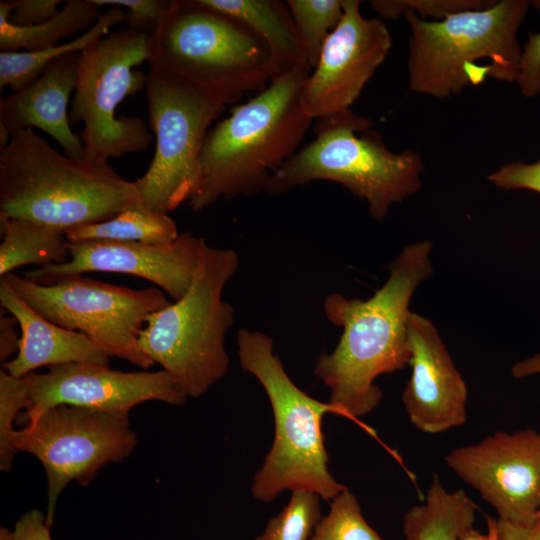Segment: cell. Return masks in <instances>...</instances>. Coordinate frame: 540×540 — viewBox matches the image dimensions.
Returning <instances> with one entry per match:
<instances>
[{
  "label": "cell",
  "instance_id": "obj_23",
  "mask_svg": "<svg viewBox=\"0 0 540 540\" xmlns=\"http://www.w3.org/2000/svg\"><path fill=\"white\" fill-rule=\"evenodd\" d=\"M0 276L35 264H63L69 259L65 232L26 219L0 218Z\"/></svg>",
  "mask_w": 540,
  "mask_h": 540
},
{
  "label": "cell",
  "instance_id": "obj_16",
  "mask_svg": "<svg viewBox=\"0 0 540 540\" xmlns=\"http://www.w3.org/2000/svg\"><path fill=\"white\" fill-rule=\"evenodd\" d=\"M205 239L186 231L168 244L89 240L69 242V259L25 271L23 277L52 285L88 272L133 275L150 281L173 300L191 286Z\"/></svg>",
  "mask_w": 540,
  "mask_h": 540
},
{
  "label": "cell",
  "instance_id": "obj_31",
  "mask_svg": "<svg viewBox=\"0 0 540 540\" xmlns=\"http://www.w3.org/2000/svg\"><path fill=\"white\" fill-rule=\"evenodd\" d=\"M99 6L125 7L127 28L152 36L166 14L171 0H94Z\"/></svg>",
  "mask_w": 540,
  "mask_h": 540
},
{
  "label": "cell",
  "instance_id": "obj_29",
  "mask_svg": "<svg viewBox=\"0 0 540 540\" xmlns=\"http://www.w3.org/2000/svg\"><path fill=\"white\" fill-rule=\"evenodd\" d=\"M29 387L25 377L0 372V470L9 472L17 454L18 430L14 423L29 406Z\"/></svg>",
  "mask_w": 540,
  "mask_h": 540
},
{
  "label": "cell",
  "instance_id": "obj_13",
  "mask_svg": "<svg viewBox=\"0 0 540 540\" xmlns=\"http://www.w3.org/2000/svg\"><path fill=\"white\" fill-rule=\"evenodd\" d=\"M446 465L478 491L498 518L529 524L540 511V433L497 431L471 445L452 449Z\"/></svg>",
  "mask_w": 540,
  "mask_h": 540
},
{
  "label": "cell",
  "instance_id": "obj_5",
  "mask_svg": "<svg viewBox=\"0 0 540 540\" xmlns=\"http://www.w3.org/2000/svg\"><path fill=\"white\" fill-rule=\"evenodd\" d=\"M237 347L241 367L268 396L275 425L272 447L253 479V497L270 503L285 490H306L331 501L347 487L328 468L322 420L326 413L339 411L312 398L290 379L268 335L240 329Z\"/></svg>",
  "mask_w": 540,
  "mask_h": 540
},
{
  "label": "cell",
  "instance_id": "obj_30",
  "mask_svg": "<svg viewBox=\"0 0 540 540\" xmlns=\"http://www.w3.org/2000/svg\"><path fill=\"white\" fill-rule=\"evenodd\" d=\"M494 2L488 0H375L370 3L384 18L395 19L406 11H412L423 20L430 17L433 21H438L459 12L487 8Z\"/></svg>",
  "mask_w": 540,
  "mask_h": 540
},
{
  "label": "cell",
  "instance_id": "obj_21",
  "mask_svg": "<svg viewBox=\"0 0 540 540\" xmlns=\"http://www.w3.org/2000/svg\"><path fill=\"white\" fill-rule=\"evenodd\" d=\"M475 502L464 490L447 491L433 475L424 503L410 508L403 519L405 540H459L474 528Z\"/></svg>",
  "mask_w": 540,
  "mask_h": 540
},
{
  "label": "cell",
  "instance_id": "obj_6",
  "mask_svg": "<svg viewBox=\"0 0 540 540\" xmlns=\"http://www.w3.org/2000/svg\"><path fill=\"white\" fill-rule=\"evenodd\" d=\"M372 125L351 109L316 119L315 138L270 177L264 191L278 195L312 181L336 182L382 221L393 204L421 188L423 160L412 150L391 152Z\"/></svg>",
  "mask_w": 540,
  "mask_h": 540
},
{
  "label": "cell",
  "instance_id": "obj_33",
  "mask_svg": "<svg viewBox=\"0 0 540 540\" xmlns=\"http://www.w3.org/2000/svg\"><path fill=\"white\" fill-rule=\"evenodd\" d=\"M517 83L526 97L540 93V31L530 35L522 49Z\"/></svg>",
  "mask_w": 540,
  "mask_h": 540
},
{
  "label": "cell",
  "instance_id": "obj_10",
  "mask_svg": "<svg viewBox=\"0 0 540 540\" xmlns=\"http://www.w3.org/2000/svg\"><path fill=\"white\" fill-rule=\"evenodd\" d=\"M145 94L156 145L146 173L135 180L139 206L168 214L191 198L205 138L226 105L182 78L153 69Z\"/></svg>",
  "mask_w": 540,
  "mask_h": 540
},
{
  "label": "cell",
  "instance_id": "obj_1",
  "mask_svg": "<svg viewBox=\"0 0 540 540\" xmlns=\"http://www.w3.org/2000/svg\"><path fill=\"white\" fill-rule=\"evenodd\" d=\"M432 249L429 240L405 245L388 264L384 285L366 300L338 293L325 298L327 319L343 331L333 352L317 359L314 374L330 389L329 403L340 415L357 419L371 413L382 398L376 378L410 363L409 305L433 274Z\"/></svg>",
  "mask_w": 540,
  "mask_h": 540
},
{
  "label": "cell",
  "instance_id": "obj_18",
  "mask_svg": "<svg viewBox=\"0 0 540 540\" xmlns=\"http://www.w3.org/2000/svg\"><path fill=\"white\" fill-rule=\"evenodd\" d=\"M79 57L80 53L74 52L58 58L29 86L1 97L0 124L10 136L36 127L53 137L67 156L83 160V144L72 131L68 114Z\"/></svg>",
  "mask_w": 540,
  "mask_h": 540
},
{
  "label": "cell",
  "instance_id": "obj_39",
  "mask_svg": "<svg viewBox=\"0 0 540 540\" xmlns=\"http://www.w3.org/2000/svg\"><path fill=\"white\" fill-rule=\"evenodd\" d=\"M487 533L482 534L474 528L465 533L459 540H498L496 519L492 517L486 518Z\"/></svg>",
  "mask_w": 540,
  "mask_h": 540
},
{
  "label": "cell",
  "instance_id": "obj_26",
  "mask_svg": "<svg viewBox=\"0 0 540 540\" xmlns=\"http://www.w3.org/2000/svg\"><path fill=\"white\" fill-rule=\"evenodd\" d=\"M286 3L313 69L325 41L342 19V0H288Z\"/></svg>",
  "mask_w": 540,
  "mask_h": 540
},
{
  "label": "cell",
  "instance_id": "obj_3",
  "mask_svg": "<svg viewBox=\"0 0 540 540\" xmlns=\"http://www.w3.org/2000/svg\"><path fill=\"white\" fill-rule=\"evenodd\" d=\"M139 206L135 181L109 163L55 150L27 128L0 148V218L26 219L66 232Z\"/></svg>",
  "mask_w": 540,
  "mask_h": 540
},
{
  "label": "cell",
  "instance_id": "obj_22",
  "mask_svg": "<svg viewBox=\"0 0 540 540\" xmlns=\"http://www.w3.org/2000/svg\"><path fill=\"white\" fill-rule=\"evenodd\" d=\"M12 1H0L1 51H38L53 47L61 40L91 29L103 14L94 0H68L52 19L33 26H19L9 21Z\"/></svg>",
  "mask_w": 540,
  "mask_h": 540
},
{
  "label": "cell",
  "instance_id": "obj_2",
  "mask_svg": "<svg viewBox=\"0 0 540 540\" xmlns=\"http://www.w3.org/2000/svg\"><path fill=\"white\" fill-rule=\"evenodd\" d=\"M310 73L295 70L275 77L209 130L188 201L193 211L264 191L270 177L297 153L314 120L301 102Z\"/></svg>",
  "mask_w": 540,
  "mask_h": 540
},
{
  "label": "cell",
  "instance_id": "obj_7",
  "mask_svg": "<svg viewBox=\"0 0 540 540\" xmlns=\"http://www.w3.org/2000/svg\"><path fill=\"white\" fill-rule=\"evenodd\" d=\"M531 5L527 0L495 1L487 8L467 10L445 19L423 20L414 12L403 13L409 23V87L412 91L446 98L468 85L491 78L517 82L521 48L517 32Z\"/></svg>",
  "mask_w": 540,
  "mask_h": 540
},
{
  "label": "cell",
  "instance_id": "obj_25",
  "mask_svg": "<svg viewBox=\"0 0 540 540\" xmlns=\"http://www.w3.org/2000/svg\"><path fill=\"white\" fill-rule=\"evenodd\" d=\"M65 235L69 242L103 240L168 244L176 240L179 233L168 214L133 206L109 220L69 229Z\"/></svg>",
  "mask_w": 540,
  "mask_h": 540
},
{
  "label": "cell",
  "instance_id": "obj_32",
  "mask_svg": "<svg viewBox=\"0 0 540 540\" xmlns=\"http://www.w3.org/2000/svg\"><path fill=\"white\" fill-rule=\"evenodd\" d=\"M487 179L502 189H527L540 193V160L534 163H508L489 174Z\"/></svg>",
  "mask_w": 540,
  "mask_h": 540
},
{
  "label": "cell",
  "instance_id": "obj_38",
  "mask_svg": "<svg viewBox=\"0 0 540 540\" xmlns=\"http://www.w3.org/2000/svg\"><path fill=\"white\" fill-rule=\"evenodd\" d=\"M511 374L514 378L521 379L533 375H540V353L525 358L513 365Z\"/></svg>",
  "mask_w": 540,
  "mask_h": 540
},
{
  "label": "cell",
  "instance_id": "obj_15",
  "mask_svg": "<svg viewBox=\"0 0 540 540\" xmlns=\"http://www.w3.org/2000/svg\"><path fill=\"white\" fill-rule=\"evenodd\" d=\"M29 387L26 423L58 405L78 406L128 417L138 404L160 401L183 405L187 396L164 370L124 372L109 366L70 363L25 376Z\"/></svg>",
  "mask_w": 540,
  "mask_h": 540
},
{
  "label": "cell",
  "instance_id": "obj_8",
  "mask_svg": "<svg viewBox=\"0 0 540 540\" xmlns=\"http://www.w3.org/2000/svg\"><path fill=\"white\" fill-rule=\"evenodd\" d=\"M238 253L204 244L188 291L148 316L141 351L171 375L187 397L198 398L228 372L224 341L234 308L222 292L237 271Z\"/></svg>",
  "mask_w": 540,
  "mask_h": 540
},
{
  "label": "cell",
  "instance_id": "obj_27",
  "mask_svg": "<svg viewBox=\"0 0 540 540\" xmlns=\"http://www.w3.org/2000/svg\"><path fill=\"white\" fill-rule=\"evenodd\" d=\"M320 499L310 491H292L288 504L254 540H310L322 518Z\"/></svg>",
  "mask_w": 540,
  "mask_h": 540
},
{
  "label": "cell",
  "instance_id": "obj_19",
  "mask_svg": "<svg viewBox=\"0 0 540 540\" xmlns=\"http://www.w3.org/2000/svg\"><path fill=\"white\" fill-rule=\"evenodd\" d=\"M0 304L17 321L21 338L17 354L3 369L16 377H25L40 367L70 363L108 366V356L83 333L66 329L35 311L0 278Z\"/></svg>",
  "mask_w": 540,
  "mask_h": 540
},
{
  "label": "cell",
  "instance_id": "obj_36",
  "mask_svg": "<svg viewBox=\"0 0 540 540\" xmlns=\"http://www.w3.org/2000/svg\"><path fill=\"white\" fill-rule=\"evenodd\" d=\"M498 540H540V519L529 524H517L496 519Z\"/></svg>",
  "mask_w": 540,
  "mask_h": 540
},
{
  "label": "cell",
  "instance_id": "obj_14",
  "mask_svg": "<svg viewBox=\"0 0 540 540\" xmlns=\"http://www.w3.org/2000/svg\"><path fill=\"white\" fill-rule=\"evenodd\" d=\"M342 4V19L302 85L301 102L313 119L350 110L392 47L385 23L365 18L361 1L342 0Z\"/></svg>",
  "mask_w": 540,
  "mask_h": 540
},
{
  "label": "cell",
  "instance_id": "obj_40",
  "mask_svg": "<svg viewBox=\"0 0 540 540\" xmlns=\"http://www.w3.org/2000/svg\"><path fill=\"white\" fill-rule=\"evenodd\" d=\"M0 540H13L12 530L7 527L0 528Z\"/></svg>",
  "mask_w": 540,
  "mask_h": 540
},
{
  "label": "cell",
  "instance_id": "obj_41",
  "mask_svg": "<svg viewBox=\"0 0 540 540\" xmlns=\"http://www.w3.org/2000/svg\"><path fill=\"white\" fill-rule=\"evenodd\" d=\"M537 519H540V511H539V513H538V515H537Z\"/></svg>",
  "mask_w": 540,
  "mask_h": 540
},
{
  "label": "cell",
  "instance_id": "obj_37",
  "mask_svg": "<svg viewBox=\"0 0 540 540\" xmlns=\"http://www.w3.org/2000/svg\"><path fill=\"white\" fill-rule=\"evenodd\" d=\"M17 324L12 315L0 316V360L4 363L18 352L21 336L15 328Z\"/></svg>",
  "mask_w": 540,
  "mask_h": 540
},
{
  "label": "cell",
  "instance_id": "obj_35",
  "mask_svg": "<svg viewBox=\"0 0 540 540\" xmlns=\"http://www.w3.org/2000/svg\"><path fill=\"white\" fill-rule=\"evenodd\" d=\"M13 540H53L46 515L38 509L25 512L12 529Z\"/></svg>",
  "mask_w": 540,
  "mask_h": 540
},
{
  "label": "cell",
  "instance_id": "obj_17",
  "mask_svg": "<svg viewBox=\"0 0 540 540\" xmlns=\"http://www.w3.org/2000/svg\"><path fill=\"white\" fill-rule=\"evenodd\" d=\"M411 376L402 401L411 423L438 434L467 421L468 390L438 330L428 318L410 312L407 320Z\"/></svg>",
  "mask_w": 540,
  "mask_h": 540
},
{
  "label": "cell",
  "instance_id": "obj_28",
  "mask_svg": "<svg viewBox=\"0 0 540 540\" xmlns=\"http://www.w3.org/2000/svg\"><path fill=\"white\" fill-rule=\"evenodd\" d=\"M310 540H384L365 520L360 504L348 488L330 502Z\"/></svg>",
  "mask_w": 540,
  "mask_h": 540
},
{
  "label": "cell",
  "instance_id": "obj_9",
  "mask_svg": "<svg viewBox=\"0 0 540 540\" xmlns=\"http://www.w3.org/2000/svg\"><path fill=\"white\" fill-rule=\"evenodd\" d=\"M149 36L124 28L97 40L80 53L70 124L82 122L83 160L109 163L147 150L152 134L137 116H118V106L145 90L147 75L136 67L148 62Z\"/></svg>",
  "mask_w": 540,
  "mask_h": 540
},
{
  "label": "cell",
  "instance_id": "obj_24",
  "mask_svg": "<svg viewBox=\"0 0 540 540\" xmlns=\"http://www.w3.org/2000/svg\"><path fill=\"white\" fill-rule=\"evenodd\" d=\"M126 22V13L119 6L103 12L95 25L82 35L65 43L38 51L0 52V88L17 92L33 83L58 58L81 53L97 40L107 36L111 27Z\"/></svg>",
  "mask_w": 540,
  "mask_h": 540
},
{
  "label": "cell",
  "instance_id": "obj_4",
  "mask_svg": "<svg viewBox=\"0 0 540 540\" xmlns=\"http://www.w3.org/2000/svg\"><path fill=\"white\" fill-rule=\"evenodd\" d=\"M149 47V69L182 78L226 106L262 92L278 76L266 41L202 0H171Z\"/></svg>",
  "mask_w": 540,
  "mask_h": 540
},
{
  "label": "cell",
  "instance_id": "obj_20",
  "mask_svg": "<svg viewBox=\"0 0 540 540\" xmlns=\"http://www.w3.org/2000/svg\"><path fill=\"white\" fill-rule=\"evenodd\" d=\"M246 23L269 45L278 76L295 70L312 71L286 2L280 0H202Z\"/></svg>",
  "mask_w": 540,
  "mask_h": 540
},
{
  "label": "cell",
  "instance_id": "obj_11",
  "mask_svg": "<svg viewBox=\"0 0 540 540\" xmlns=\"http://www.w3.org/2000/svg\"><path fill=\"white\" fill-rule=\"evenodd\" d=\"M15 293L51 322L85 334L108 356L144 370L154 365L139 347L152 313L171 302L158 287L134 290L76 275L52 285L9 273L3 276Z\"/></svg>",
  "mask_w": 540,
  "mask_h": 540
},
{
  "label": "cell",
  "instance_id": "obj_12",
  "mask_svg": "<svg viewBox=\"0 0 540 540\" xmlns=\"http://www.w3.org/2000/svg\"><path fill=\"white\" fill-rule=\"evenodd\" d=\"M136 445L128 417L71 405L47 409L17 436L18 451L32 454L45 469V515L51 527L57 501L68 484L88 486L101 468L122 462Z\"/></svg>",
  "mask_w": 540,
  "mask_h": 540
},
{
  "label": "cell",
  "instance_id": "obj_34",
  "mask_svg": "<svg viewBox=\"0 0 540 540\" xmlns=\"http://www.w3.org/2000/svg\"><path fill=\"white\" fill-rule=\"evenodd\" d=\"M9 21L19 26L44 23L59 13L60 0H12Z\"/></svg>",
  "mask_w": 540,
  "mask_h": 540
}]
</instances>
